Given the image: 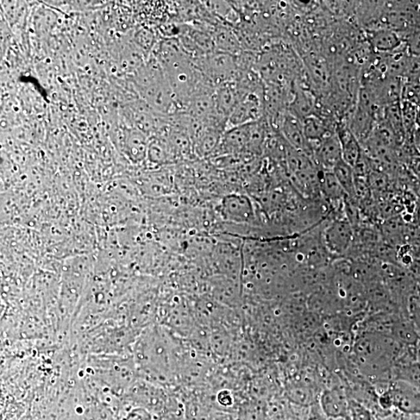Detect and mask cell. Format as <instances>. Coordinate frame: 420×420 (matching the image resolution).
Masks as SVG:
<instances>
[{
  "label": "cell",
  "instance_id": "6da1fadb",
  "mask_svg": "<svg viewBox=\"0 0 420 420\" xmlns=\"http://www.w3.org/2000/svg\"><path fill=\"white\" fill-rule=\"evenodd\" d=\"M322 243L330 255H343L348 253L354 240V231L350 223L336 219L322 231Z\"/></svg>",
  "mask_w": 420,
  "mask_h": 420
},
{
  "label": "cell",
  "instance_id": "7a4b0ae2",
  "mask_svg": "<svg viewBox=\"0 0 420 420\" xmlns=\"http://www.w3.org/2000/svg\"><path fill=\"white\" fill-rule=\"evenodd\" d=\"M261 100L255 93L243 97L230 113L229 120L231 124L240 127L244 124L253 123L259 118L261 113Z\"/></svg>",
  "mask_w": 420,
  "mask_h": 420
},
{
  "label": "cell",
  "instance_id": "3957f363",
  "mask_svg": "<svg viewBox=\"0 0 420 420\" xmlns=\"http://www.w3.org/2000/svg\"><path fill=\"white\" fill-rule=\"evenodd\" d=\"M317 161L325 171L331 172L343 161L342 147L337 134H330L320 142Z\"/></svg>",
  "mask_w": 420,
  "mask_h": 420
},
{
  "label": "cell",
  "instance_id": "277c9868",
  "mask_svg": "<svg viewBox=\"0 0 420 420\" xmlns=\"http://www.w3.org/2000/svg\"><path fill=\"white\" fill-rule=\"evenodd\" d=\"M337 135L341 143L343 160L354 167L362 158L360 142L356 139L349 128H338Z\"/></svg>",
  "mask_w": 420,
  "mask_h": 420
},
{
  "label": "cell",
  "instance_id": "5b68a950",
  "mask_svg": "<svg viewBox=\"0 0 420 420\" xmlns=\"http://www.w3.org/2000/svg\"><path fill=\"white\" fill-rule=\"evenodd\" d=\"M369 42L378 52L390 53L403 45V36L390 29H379L373 31Z\"/></svg>",
  "mask_w": 420,
  "mask_h": 420
},
{
  "label": "cell",
  "instance_id": "8992f818",
  "mask_svg": "<svg viewBox=\"0 0 420 420\" xmlns=\"http://www.w3.org/2000/svg\"><path fill=\"white\" fill-rule=\"evenodd\" d=\"M334 174L338 183L342 186L345 193L349 197L355 196V174L354 167H351L343 160L331 171Z\"/></svg>",
  "mask_w": 420,
  "mask_h": 420
},
{
  "label": "cell",
  "instance_id": "52a82bcc",
  "mask_svg": "<svg viewBox=\"0 0 420 420\" xmlns=\"http://www.w3.org/2000/svg\"><path fill=\"white\" fill-rule=\"evenodd\" d=\"M322 407L326 414L331 417H343L347 415L349 405L343 396L336 393L326 394L322 399Z\"/></svg>",
  "mask_w": 420,
  "mask_h": 420
},
{
  "label": "cell",
  "instance_id": "ba28073f",
  "mask_svg": "<svg viewBox=\"0 0 420 420\" xmlns=\"http://www.w3.org/2000/svg\"><path fill=\"white\" fill-rule=\"evenodd\" d=\"M320 183H321L323 195L331 202L337 203L342 200L345 195H347L332 172L326 171L323 172Z\"/></svg>",
  "mask_w": 420,
  "mask_h": 420
},
{
  "label": "cell",
  "instance_id": "9c48e42d",
  "mask_svg": "<svg viewBox=\"0 0 420 420\" xmlns=\"http://www.w3.org/2000/svg\"><path fill=\"white\" fill-rule=\"evenodd\" d=\"M284 133L296 147H305V136L303 124H300L298 119L293 116H288L284 121Z\"/></svg>",
  "mask_w": 420,
  "mask_h": 420
},
{
  "label": "cell",
  "instance_id": "30bf717a",
  "mask_svg": "<svg viewBox=\"0 0 420 420\" xmlns=\"http://www.w3.org/2000/svg\"><path fill=\"white\" fill-rule=\"evenodd\" d=\"M247 203H248L236 197L229 198L224 203L226 213L234 219H246L248 211L246 209H249Z\"/></svg>",
  "mask_w": 420,
  "mask_h": 420
},
{
  "label": "cell",
  "instance_id": "8fae6325",
  "mask_svg": "<svg viewBox=\"0 0 420 420\" xmlns=\"http://www.w3.org/2000/svg\"><path fill=\"white\" fill-rule=\"evenodd\" d=\"M405 46L409 55L420 58V28L405 35Z\"/></svg>",
  "mask_w": 420,
  "mask_h": 420
},
{
  "label": "cell",
  "instance_id": "7c38bea8",
  "mask_svg": "<svg viewBox=\"0 0 420 420\" xmlns=\"http://www.w3.org/2000/svg\"><path fill=\"white\" fill-rule=\"evenodd\" d=\"M349 411L353 420H372L369 412L360 404L354 402L349 404Z\"/></svg>",
  "mask_w": 420,
  "mask_h": 420
}]
</instances>
